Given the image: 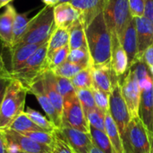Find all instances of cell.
Listing matches in <instances>:
<instances>
[{
  "mask_svg": "<svg viewBox=\"0 0 153 153\" xmlns=\"http://www.w3.org/2000/svg\"><path fill=\"white\" fill-rule=\"evenodd\" d=\"M85 34L91 57V67L111 65L112 36L103 13L96 16L85 27Z\"/></svg>",
  "mask_w": 153,
  "mask_h": 153,
  "instance_id": "6da1fadb",
  "label": "cell"
},
{
  "mask_svg": "<svg viewBox=\"0 0 153 153\" xmlns=\"http://www.w3.org/2000/svg\"><path fill=\"white\" fill-rule=\"evenodd\" d=\"M29 92L21 82L13 78L9 83L1 108H0V129H8L15 118L24 112L26 96Z\"/></svg>",
  "mask_w": 153,
  "mask_h": 153,
  "instance_id": "7a4b0ae2",
  "label": "cell"
},
{
  "mask_svg": "<svg viewBox=\"0 0 153 153\" xmlns=\"http://www.w3.org/2000/svg\"><path fill=\"white\" fill-rule=\"evenodd\" d=\"M55 27L54 7L46 5L30 19L23 37L17 45L46 43Z\"/></svg>",
  "mask_w": 153,
  "mask_h": 153,
  "instance_id": "3957f363",
  "label": "cell"
},
{
  "mask_svg": "<svg viewBox=\"0 0 153 153\" xmlns=\"http://www.w3.org/2000/svg\"><path fill=\"white\" fill-rule=\"evenodd\" d=\"M48 70L49 68L48 65V42H46L38 48L18 71L11 74V75L21 82L29 91L33 82Z\"/></svg>",
  "mask_w": 153,
  "mask_h": 153,
  "instance_id": "277c9868",
  "label": "cell"
},
{
  "mask_svg": "<svg viewBox=\"0 0 153 153\" xmlns=\"http://www.w3.org/2000/svg\"><path fill=\"white\" fill-rule=\"evenodd\" d=\"M103 15L111 36L117 37L118 39H121L127 25L133 19L128 0H108Z\"/></svg>",
  "mask_w": 153,
  "mask_h": 153,
  "instance_id": "5b68a950",
  "label": "cell"
},
{
  "mask_svg": "<svg viewBox=\"0 0 153 153\" xmlns=\"http://www.w3.org/2000/svg\"><path fill=\"white\" fill-rule=\"evenodd\" d=\"M109 113L116 123L123 143H125L128 126L131 121V116L129 114L126 103L123 98L119 82L114 86L109 94Z\"/></svg>",
  "mask_w": 153,
  "mask_h": 153,
  "instance_id": "8992f818",
  "label": "cell"
},
{
  "mask_svg": "<svg viewBox=\"0 0 153 153\" xmlns=\"http://www.w3.org/2000/svg\"><path fill=\"white\" fill-rule=\"evenodd\" d=\"M124 147L126 153H151L149 131L139 117L131 119Z\"/></svg>",
  "mask_w": 153,
  "mask_h": 153,
  "instance_id": "52a82bcc",
  "label": "cell"
},
{
  "mask_svg": "<svg viewBox=\"0 0 153 153\" xmlns=\"http://www.w3.org/2000/svg\"><path fill=\"white\" fill-rule=\"evenodd\" d=\"M62 126H70L84 133H90V126L76 94L64 99Z\"/></svg>",
  "mask_w": 153,
  "mask_h": 153,
  "instance_id": "ba28073f",
  "label": "cell"
},
{
  "mask_svg": "<svg viewBox=\"0 0 153 153\" xmlns=\"http://www.w3.org/2000/svg\"><path fill=\"white\" fill-rule=\"evenodd\" d=\"M119 82L121 86L122 95L128 108L131 119L139 117V107L142 96V90L132 70L128 69L124 75L122 82L119 81Z\"/></svg>",
  "mask_w": 153,
  "mask_h": 153,
  "instance_id": "9c48e42d",
  "label": "cell"
},
{
  "mask_svg": "<svg viewBox=\"0 0 153 153\" xmlns=\"http://www.w3.org/2000/svg\"><path fill=\"white\" fill-rule=\"evenodd\" d=\"M55 133L71 147L74 153H89L93 145L90 133H84L66 126L56 129Z\"/></svg>",
  "mask_w": 153,
  "mask_h": 153,
  "instance_id": "30bf717a",
  "label": "cell"
},
{
  "mask_svg": "<svg viewBox=\"0 0 153 153\" xmlns=\"http://www.w3.org/2000/svg\"><path fill=\"white\" fill-rule=\"evenodd\" d=\"M9 147H13L18 151L27 153H52V148L41 143H38L29 137L11 129L2 130Z\"/></svg>",
  "mask_w": 153,
  "mask_h": 153,
  "instance_id": "8fae6325",
  "label": "cell"
},
{
  "mask_svg": "<svg viewBox=\"0 0 153 153\" xmlns=\"http://www.w3.org/2000/svg\"><path fill=\"white\" fill-rule=\"evenodd\" d=\"M29 92L33 94L37 98L40 107L46 113L48 119L55 125L56 128H60L62 126V117L59 116V114L52 105L51 101L49 100L45 91V88L42 81V75L39 79H37L33 82V84L30 87Z\"/></svg>",
  "mask_w": 153,
  "mask_h": 153,
  "instance_id": "7c38bea8",
  "label": "cell"
},
{
  "mask_svg": "<svg viewBox=\"0 0 153 153\" xmlns=\"http://www.w3.org/2000/svg\"><path fill=\"white\" fill-rule=\"evenodd\" d=\"M93 87L110 94L114 86L119 82L111 65L91 67Z\"/></svg>",
  "mask_w": 153,
  "mask_h": 153,
  "instance_id": "4fadbf2b",
  "label": "cell"
},
{
  "mask_svg": "<svg viewBox=\"0 0 153 153\" xmlns=\"http://www.w3.org/2000/svg\"><path fill=\"white\" fill-rule=\"evenodd\" d=\"M70 3L80 12L85 28L96 16L104 12L108 0H71Z\"/></svg>",
  "mask_w": 153,
  "mask_h": 153,
  "instance_id": "5bb4252c",
  "label": "cell"
},
{
  "mask_svg": "<svg viewBox=\"0 0 153 153\" xmlns=\"http://www.w3.org/2000/svg\"><path fill=\"white\" fill-rule=\"evenodd\" d=\"M80 19V12L70 2L59 3L54 6V22L56 28L68 30Z\"/></svg>",
  "mask_w": 153,
  "mask_h": 153,
  "instance_id": "9a60e30c",
  "label": "cell"
},
{
  "mask_svg": "<svg viewBox=\"0 0 153 153\" xmlns=\"http://www.w3.org/2000/svg\"><path fill=\"white\" fill-rule=\"evenodd\" d=\"M134 19L137 34L138 58L142 60L145 51L153 44V24L145 16Z\"/></svg>",
  "mask_w": 153,
  "mask_h": 153,
  "instance_id": "2e32d148",
  "label": "cell"
},
{
  "mask_svg": "<svg viewBox=\"0 0 153 153\" xmlns=\"http://www.w3.org/2000/svg\"><path fill=\"white\" fill-rule=\"evenodd\" d=\"M123 48L125 49L127 58L129 68L137 61L138 58V42H137V34L135 28V22L133 18L129 24L127 25L123 36L119 39Z\"/></svg>",
  "mask_w": 153,
  "mask_h": 153,
  "instance_id": "e0dca14e",
  "label": "cell"
},
{
  "mask_svg": "<svg viewBox=\"0 0 153 153\" xmlns=\"http://www.w3.org/2000/svg\"><path fill=\"white\" fill-rule=\"evenodd\" d=\"M16 13L11 4L5 5L4 10L0 13V40L10 50L13 48V28Z\"/></svg>",
  "mask_w": 153,
  "mask_h": 153,
  "instance_id": "ac0fdd59",
  "label": "cell"
},
{
  "mask_svg": "<svg viewBox=\"0 0 153 153\" xmlns=\"http://www.w3.org/2000/svg\"><path fill=\"white\" fill-rule=\"evenodd\" d=\"M42 81L43 85L45 88V91L51 101L52 105L59 114V116L62 117L63 114V107H64V99L59 93L57 87H56V75L51 70L46 71L42 74Z\"/></svg>",
  "mask_w": 153,
  "mask_h": 153,
  "instance_id": "d6986e66",
  "label": "cell"
},
{
  "mask_svg": "<svg viewBox=\"0 0 153 153\" xmlns=\"http://www.w3.org/2000/svg\"><path fill=\"white\" fill-rule=\"evenodd\" d=\"M45 44V43H43ZM43 44H24L17 45L13 47L12 51V63L10 74L18 71L25 62L38 50V48Z\"/></svg>",
  "mask_w": 153,
  "mask_h": 153,
  "instance_id": "ffe728a7",
  "label": "cell"
},
{
  "mask_svg": "<svg viewBox=\"0 0 153 153\" xmlns=\"http://www.w3.org/2000/svg\"><path fill=\"white\" fill-rule=\"evenodd\" d=\"M111 67L118 77L125 75L129 69L127 55L117 37H112Z\"/></svg>",
  "mask_w": 153,
  "mask_h": 153,
  "instance_id": "44dd1931",
  "label": "cell"
},
{
  "mask_svg": "<svg viewBox=\"0 0 153 153\" xmlns=\"http://www.w3.org/2000/svg\"><path fill=\"white\" fill-rule=\"evenodd\" d=\"M139 117L149 132H153V87L142 91Z\"/></svg>",
  "mask_w": 153,
  "mask_h": 153,
  "instance_id": "7402d4cb",
  "label": "cell"
},
{
  "mask_svg": "<svg viewBox=\"0 0 153 153\" xmlns=\"http://www.w3.org/2000/svg\"><path fill=\"white\" fill-rule=\"evenodd\" d=\"M69 48L70 49L86 48L88 49L85 28L82 20L75 22L69 29Z\"/></svg>",
  "mask_w": 153,
  "mask_h": 153,
  "instance_id": "603a6c76",
  "label": "cell"
},
{
  "mask_svg": "<svg viewBox=\"0 0 153 153\" xmlns=\"http://www.w3.org/2000/svg\"><path fill=\"white\" fill-rule=\"evenodd\" d=\"M134 73L135 78L138 81L139 86L142 91L149 90L153 87V77L151 74L150 69L145 64V62L142 59L134 63L130 68Z\"/></svg>",
  "mask_w": 153,
  "mask_h": 153,
  "instance_id": "cb8c5ba5",
  "label": "cell"
},
{
  "mask_svg": "<svg viewBox=\"0 0 153 153\" xmlns=\"http://www.w3.org/2000/svg\"><path fill=\"white\" fill-rule=\"evenodd\" d=\"M105 128H106V133L113 145V148L116 153H126L124 143L121 138L120 133L109 111L107 112L105 116Z\"/></svg>",
  "mask_w": 153,
  "mask_h": 153,
  "instance_id": "d4e9b609",
  "label": "cell"
},
{
  "mask_svg": "<svg viewBox=\"0 0 153 153\" xmlns=\"http://www.w3.org/2000/svg\"><path fill=\"white\" fill-rule=\"evenodd\" d=\"M69 31L68 30L55 27L48 41V56L57 49L68 45Z\"/></svg>",
  "mask_w": 153,
  "mask_h": 153,
  "instance_id": "484cf974",
  "label": "cell"
},
{
  "mask_svg": "<svg viewBox=\"0 0 153 153\" xmlns=\"http://www.w3.org/2000/svg\"><path fill=\"white\" fill-rule=\"evenodd\" d=\"M9 129L13 130L19 134H24L28 132H37V131H44L40 127H39L27 115V113L24 111L22 114H20L15 120L12 123ZM46 132V131H45Z\"/></svg>",
  "mask_w": 153,
  "mask_h": 153,
  "instance_id": "4316f807",
  "label": "cell"
},
{
  "mask_svg": "<svg viewBox=\"0 0 153 153\" xmlns=\"http://www.w3.org/2000/svg\"><path fill=\"white\" fill-rule=\"evenodd\" d=\"M90 134L93 145L100 149L104 153H116L113 145L105 131H100L90 126Z\"/></svg>",
  "mask_w": 153,
  "mask_h": 153,
  "instance_id": "83f0119b",
  "label": "cell"
},
{
  "mask_svg": "<svg viewBox=\"0 0 153 153\" xmlns=\"http://www.w3.org/2000/svg\"><path fill=\"white\" fill-rule=\"evenodd\" d=\"M30 21V19L28 17L27 13H16L13 28V48L16 46L23 37Z\"/></svg>",
  "mask_w": 153,
  "mask_h": 153,
  "instance_id": "f1b7e54d",
  "label": "cell"
},
{
  "mask_svg": "<svg viewBox=\"0 0 153 153\" xmlns=\"http://www.w3.org/2000/svg\"><path fill=\"white\" fill-rule=\"evenodd\" d=\"M71 82L75 90L81 89H91L93 87L92 75H91V67H87L80 71L76 75H74Z\"/></svg>",
  "mask_w": 153,
  "mask_h": 153,
  "instance_id": "f546056e",
  "label": "cell"
},
{
  "mask_svg": "<svg viewBox=\"0 0 153 153\" xmlns=\"http://www.w3.org/2000/svg\"><path fill=\"white\" fill-rule=\"evenodd\" d=\"M86 119L90 126L96 128L100 131H105V116L106 114L101 111L99 108L95 107L84 112Z\"/></svg>",
  "mask_w": 153,
  "mask_h": 153,
  "instance_id": "4dcf8cb0",
  "label": "cell"
},
{
  "mask_svg": "<svg viewBox=\"0 0 153 153\" xmlns=\"http://www.w3.org/2000/svg\"><path fill=\"white\" fill-rule=\"evenodd\" d=\"M25 112L27 113V115L30 117V118L41 129H43L46 132H50L53 133L56 131V129H57L55 125L49 120L45 116H43L41 113H39V111L28 107L27 109L25 110Z\"/></svg>",
  "mask_w": 153,
  "mask_h": 153,
  "instance_id": "1f68e13d",
  "label": "cell"
},
{
  "mask_svg": "<svg viewBox=\"0 0 153 153\" xmlns=\"http://www.w3.org/2000/svg\"><path fill=\"white\" fill-rule=\"evenodd\" d=\"M84 68H87V67H84L82 65L74 64V63H72V62H69L66 60L65 63H63L62 65H58L57 67L52 69L51 71L56 76L72 79L74 75H76L80 71H82Z\"/></svg>",
  "mask_w": 153,
  "mask_h": 153,
  "instance_id": "d6a6232c",
  "label": "cell"
},
{
  "mask_svg": "<svg viewBox=\"0 0 153 153\" xmlns=\"http://www.w3.org/2000/svg\"><path fill=\"white\" fill-rule=\"evenodd\" d=\"M23 135L29 137L38 143H41L47 146L53 148L56 142V133L45 132V131H37V132H28L22 134Z\"/></svg>",
  "mask_w": 153,
  "mask_h": 153,
  "instance_id": "836d02e7",
  "label": "cell"
},
{
  "mask_svg": "<svg viewBox=\"0 0 153 153\" xmlns=\"http://www.w3.org/2000/svg\"><path fill=\"white\" fill-rule=\"evenodd\" d=\"M67 61L82 65L84 67L91 66V57L89 54V50L86 48H77V49H70Z\"/></svg>",
  "mask_w": 153,
  "mask_h": 153,
  "instance_id": "e575fe53",
  "label": "cell"
},
{
  "mask_svg": "<svg viewBox=\"0 0 153 153\" xmlns=\"http://www.w3.org/2000/svg\"><path fill=\"white\" fill-rule=\"evenodd\" d=\"M69 52H70L69 45H66V46L57 49L50 56H48V65L49 70H52V69L57 67L58 65H62L63 63H65L67 60Z\"/></svg>",
  "mask_w": 153,
  "mask_h": 153,
  "instance_id": "d590c367",
  "label": "cell"
},
{
  "mask_svg": "<svg viewBox=\"0 0 153 153\" xmlns=\"http://www.w3.org/2000/svg\"><path fill=\"white\" fill-rule=\"evenodd\" d=\"M56 81L57 90L61 94V96L63 97V99H66L76 94V90L74 89L71 82V79L56 75Z\"/></svg>",
  "mask_w": 153,
  "mask_h": 153,
  "instance_id": "8d00e7d4",
  "label": "cell"
},
{
  "mask_svg": "<svg viewBox=\"0 0 153 153\" xmlns=\"http://www.w3.org/2000/svg\"><path fill=\"white\" fill-rule=\"evenodd\" d=\"M95 105L97 108H99L101 111H103L105 114L109 111V94L107 92H104L95 87L91 88Z\"/></svg>",
  "mask_w": 153,
  "mask_h": 153,
  "instance_id": "74e56055",
  "label": "cell"
},
{
  "mask_svg": "<svg viewBox=\"0 0 153 153\" xmlns=\"http://www.w3.org/2000/svg\"><path fill=\"white\" fill-rule=\"evenodd\" d=\"M76 95H77V98H78L84 112L96 107L93 94H92V91L91 89L76 90Z\"/></svg>",
  "mask_w": 153,
  "mask_h": 153,
  "instance_id": "f35d334b",
  "label": "cell"
},
{
  "mask_svg": "<svg viewBox=\"0 0 153 153\" xmlns=\"http://www.w3.org/2000/svg\"><path fill=\"white\" fill-rule=\"evenodd\" d=\"M130 13L133 18L144 16V0H128Z\"/></svg>",
  "mask_w": 153,
  "mask_h": 153,
  "instance_id": "ab89813d",
  "label": "cell"
},
{
  "mask_svg": "<svg viewBox=\"0 0 153 153\" xmlns=\"http://www.w3.org/2000/svg\"><path fill=\"white\" fill-rule=\"evenodd\" d=\"M56 142L52 148V153H74L71 147L56 134Z\"/></svg>",
  "mask_w": 153,
  "mask_h": 153,
  "instance_id": "60d3db41",
  "label": "cell"
},
{
  "mask_svg": "<svg viewBox=\"0 0 153 153\" xmlns=\"http://www.w3.org/2000/svg\"><path fill=\"white\" fill-rule=\"evenodd\" d=\"M13 77L12 76H0V108L6 91V89L11 82Z\"/></svg>",
  "mask_w": 153,
  "mask_h": 153,
  "instance_id": "b9f144b4",
  "label": "cell"
},
{
  "mask_svg": "<svg viewBox=\"0 0 153 153\" xmlns=\"http://www.w3.org/2000/svg\"><path fill=\"white\" fill-rule=\"evenodd\" d=\"M144 16L153 24V0H144Z\"/></svg>",
  "mask_w": 153,
  "mask_h": 153,
  "instance_id": "7bdbcfd3",
  "label": "cell"
},
{
  "mask_svg": "<svg viewBox=\"0 0 153 153\" xmlns=\"http://www.w3.org/2000/svg\"><path fill=\"white\" fill-rule=\"evenodd\" d=\"M143 60L145 62V64L147 65L149 68L153 66V44L143 54Z\"/></svg>",
  "mask_w": 153,
  "mask_h": 153,
  "instance_id": "ee69618b",
  "label": "cell"
},
{
  "mask_svg": "<svg viewBox=\"0 0 153 153\" xmlns=\"http://www.w3.org/2000/svg\"><path fill=\"white\" fill-rule=\"evenodd\" d=\"M10 152V147L8 144V142L3 133V131L0 129V153H9Z\"/></svg>",
  "mask_w": 153,
  "mask_h": 153,
  "instance_id": "f6af8a7d",
  "label": "cell"
},
{
  "mask_svg": "<svg viewBox=\"0 0 153 153\" xmlns=\"http://www.w3.org/2000/svg\"><path fill=\"white\" fill-rule=\"evenodd\" d=\"M0 76H12L9 70H7V68L4 65L1 53H0Z\"/></svg>",
  "mask_w": 153,
  "mask_h": 153,
  "instance_id": "bcb514c9",
  "label": "cell"
},
{
  "mask_svg": "<svg viewBox=\"0 0 153 153\" xmlns=\"http://www.w3.org/2000/svg\"><path fill=\"white\" fill-rule=\"evenodd\" d=\"M42 2L47 5V6H51L54 7L56 4L60 3V0H42Z\"/></svg>",
  "mask_w": 153,
  "mask_h": 153,
  "instance_id": "7dc6e473",
  "label": "cell"
},
{
  "mask_svg": "<svg viewBox=\"0 0 153 153\" xmlns=\"http://www.w3.org/2000/svg\"><path fill=\"white\" fill-rule=\"evenodd\" d=\"M89 153H104L100 149H99L98 147H96L95 145H92L89 151Z\"/></svg>",
  "mask_w": 153,
  "mask_h": 153,
  "instance_id": "c3c4849f",
  "label": "cell"
},
{
  "mask_svg": "<svg viewBox=\"0 0 153 153\" xmlns=\"http://www.w3.org/2000/svg\"><path fill=\"white\" fill-rule=\"evenodd\" d=\"M150 143H151V153H153V132H149Z\"/></svg>",
  "mask_w": 153,
  "mask_h": 153,
  "instance_id": "681fc988",
  "label": "cell"
},
{
  "mask_svg": "<svg viewBox=\"0 0 153 153\" xmlns=\"http://www.w3.org/2000/svg\"><path fill=\"white\" fill-rule=\"evenodd\" d=\"M13 0H0V8L7 5L8 4H10V2H12Z\"/></svg>",
  "mask_w": 153,
  "mask_h": 153,
  "instance_id": "f907efd6",
  "label": "cell"
},
{
  "mask_svg": "<svg viewBox=\"0 0 153 153\" xmlns=\"http://www.w3.org/2000/svg\"><path fill=\"white\" fill-rule=\"evenodd\" d=\"M9 153H27V152H22V151H18V150H16L14 152H12V151H10V152Z\"/></svg>",
  "mask_w": 153,
  "mask_h": 153,
  "instance_id": "816d5d0a",
  "label": "cell"
},
{
  "mask_svg": "<svg viewBox=\"0 0 153 153\" xmlns=\"http://www.w3.org/2000/svg\"><path fill=\"white\" fill-rule=\"evenodd\" d=\"M150 69V72H151V74L152 75V77H153V66H152L151 68H149Z\"/></svg>",
  "mask_w": 153,
  "mask_h": 153,
  "instance_id": "f5cc1de1",
  "label": "cell"
},
{
  "mask_svg": "<svg viewBox=\"0 0 153 153\" xmlns=\"http://www.w3.org/2000/svg\"><path fill=\"white\" fill-rule=\"evenodd\" d=\"M64 2H71V0H60V3H64Z\"/></svg>",
  "mask_w": 153,
  "mask_h": 153,
  "instance_id": "db71d44e",
  "label": "cell"
}]
</instances>
